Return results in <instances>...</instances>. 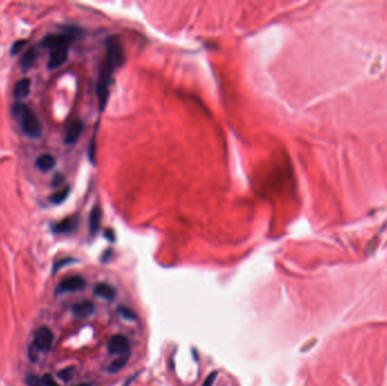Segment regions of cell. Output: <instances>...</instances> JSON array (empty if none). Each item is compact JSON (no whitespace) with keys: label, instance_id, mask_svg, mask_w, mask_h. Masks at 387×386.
I'll use <instances>...</instances> for the list:
<instances>
[{"label":"cell","instance_id":"14","mask_svg":"<svg viewBox=\"0 0 387 386\" xmlns=\"http://www.w3.org/2000/svg\"><path fill=\"white\" fill-rule=\"evenodd\" d=\"M35 164L41 171L46 172L54 168L56 164V159L51 154H42V155H40L38 159H36Z\"/></svg>","mask_w":387,"mask_h":386},{"label":"cell","instance_id":"6","mask_svg":"<svg viewBox=\"0 0 387 386\" xmlns=\"http://www.w3.org/2000/svg\"><path fill=\"white\" fill-rule=\"evenodd\" d=\"M85 280L81 276L75 275L64 279L57 288V294H66V292H75L83 290L85 288Z\"/></svg>","mask_w":387,"mask_h":386},{"label":"cell","instance_id":"21","mask_svg":"<svg viewBox=\"0 0 387 386\" xmlns=\"http://www.w3.org/2000/svg\"><path fill=\"white\" fill-rule=\"evenodd\" d=\"M25 44H26V40H18V41H16L13 44V48H11V54L17 55L18 52H20V50L25 47Z\"/></svg>","mask_w":387,"mask_h":386},{"label":"cell","instance_id":"7","mask_svg":"<svg viewBox=\"0 0 387 386\" xmlns=\"http://www.w3.org/2000/svg\"><path fill=\"white\" fill-rule=\"evenodd\" d=\"M68 50L69 46H61L55 48L51 50L50 57H49L48 68L49 69H57L66 63L68 59Z\"/></svg>","mask_w":387,"mask_h":386},{"label":"cell","instance_id":"8","mask_svg":"<svg viewBox=\"0 0 387 386\" xmlns=\"http://www.w3.org/2000/svg\"><path fill=\"white\" fill-rule=\"evenodd\" d=\"M84 129V124L80 120H74L68 126L65 133V143L68 145L75 144L80 137Z\"/></svg>","mask_w":387,"mask_h":386},{"label":"cell","instance_id":"4","mask_svg":"<svg viewBox=\"0 0 387 386\" xmlns=\"http://www.w3.org/2000/svg\"><path fill=\"white\" fill-rule=\"evenodd\" d=\"M54 342V333L47 326H41L34 334L33 345L36 350L47 351L51 348Z\"/></svg>","mask_w":387,"mask_h":386},{"label":"cell","instance_id":"1","mask_svg":"<svg viewBox=\"0 0 387 386\" xmlns=\"http://www.w3.org/2000/svg\"><path fill=\"white\" fill-rule=\"evenodd\" d=\"M124 63V51L117 38H110L107 44V55L101 64L99 80L96 85V95L99 99L100 110H104L109 97V87L111 85L112 74L117 67Z\"/></svg>","mask_w":387,"mask_h":386},{"label":"cell","instance_id":"19","mask_svg":"<svg viewBox=\"0 0 387 386\" xmlns=\"http://www.w3.org/2000/svg\"><path fill=\"white\" fill-rule=\"evenodd\" d=\"M75 373V368L74 367H68L66 369H64V371H61L59 373V377L61 380L64 381H69L73 379V375H74Z\"/></svg>","mask_w":387,"mask_h":386},{"label":"cell","instance_id":"23","mask_svg":"<svg viewBox=\"0 0 387 386\" xmlns=\"http://www.w3.org/2000/svg\"><path fill=\"white\" fill-rule=\"evenodd\" d=\"M217 377H218V372L211 373L210 375L206 377L205 381H204V383H203L202 386H213L215 380H217Z\"/></svg>","mask_w":387,"mask_h":386},{"label":"cell","instance_id":"24","mask_svg":"<svg viewBox=\"0 0 387 386\" xmlns=\"http://www.w3.org/2000/svg\"><path fill=\"white\" fill-rule=\"evenodd\" d=\"M72 262H73V259H69V258H67V259H61V261L57 262V263L55 264V266H54V273H56V272L58 271L59 269H61V267L65 266V265H67V264L72 263Z\"/></svg>","mask_w":387,"mask_h":386},{"label":"cell","instance_id":"15","mask_svg":"<svg viewBox=\"0 0 387 386\" xmlns=\"http://www.w3.org/2000/svg\"><path fill=\"white\" fill-rule=\"evenodd\" d=\"M101 210L99 207H93L91 214H89V232L91 234H96L97 231L100 229L101 225Z\"/></svg>","mask_w":387,"mask_h":386},{"label":"cell","instance_id":"5","mask_svg":"<svg viewBox=\"0 0 387 386\" xmlns=\"http://www.w3.org/2000/svg\"><path fill=\"white\" fill-rule=\"evenodd\" d=\"M74 34L72 32L69 33H60V34H50L47 35L46 38L42 40L41 46L49 49H55L61 46H69L71 42L74 40Z\"/></svg>","mask_w":387,"mask_h":386},{"label":"cell","instance_id":"17","mask_svg":"<svg viewBox=\"0 0 387 386\" xmlns=\"http://www.w3.org/2000/svg\"><path fill=\"white\" fill-rule=\"evenodd\" d=\"M117 312L121 316L122 318L127 319V320H129V322H135V320L138 319L136 312L134 311L133 309H130L129 307H126V306L118 307Z\"/></svg>","mask_w":387,"mask_h":386},{"label":"cell","instance_id":"2","mask_svg":"<svg viewBox=\"0 0 387 386\" xmlns=\"http://www.w3.org/2000/svg\"><path fill=\"white\" fill-rule=\"evenodd\" d=\"M11 112L16 120L18 121L23 133L27 137L39 138L42 134V126L35 113L24 103H15L11 107Z\"/></svg>","mask_w":387,"mask_h":386},{"label":"cell","instance_id":"12","mask_svg":"<svg viewBox=\"0 0 387 386\" xmlns=\"http://www.w3.org/2000/svg\"><path fill=\"white\" fill-rule=\"evenodd\" d=\"M31 90V80L30 78H22L15 84L13 94L16 100H23L28 95Z\"/></svg>","mask_w":387,"mask_h":386},{"label":"cell","instance_id":"16","mask_svg":"<svg viewBox=\"0 0 387 386\" xmlns=\"http://www.w3.org/2000/svg\"><path fill=\"white\" fill-rule=\"evenodd\" d=\"M129 357H130V353H129V355L119 356V357H118L117 359L113 360L112 363L109 365V367H108V371H109V373H113V374H115V373L120 372L121 369L125 367L126 364L128 363V360H129Z\"/></svg>","mask_w":387,"mask_h":386},{"label":"cell","instance_id":"3","mask_svg":"<svg viewBox=\"0 0 387 386\" xmlns=\"http://www.w3.org/2000/svg\"><path fill=\"white\" fill-rule=\"evenodd\" d=\"M108 351L111 355L124 356L130 353V343L129 340L122 334H115L108 341Z\"/></svg>","mask_w":387,"mask_h":386},{"label":"cell","instance_id":"9","mask_svg":"<svg viewBox=\"0 0 387 386\" xmlns=\"http://www.w3.org/2000/svg\"><path fill=\"white\" fill-rule=\"evenodd\" d=\"M95 307L91 302H81L78 304H75L72 308L73 314L78 318H86L89 316L94 314Z\"/></svg>","mask_w":387,"mask_h":386},{"label":"cell","instance_id":"27","mask_svg":"<svg viewBox=\"0 0 387 386\" xmlns=\"http://www.w3.org/2000/svg\"><path fill=\"white\" fill-rule=\"evenodd\" d=\"M75 386H91L89 384H86V383H81V384H77Z\"/></svg>","mask_w":387,"mask_h":386},{"label":"cell","instance_id":"11","mask_svg":"<svg viewBox=\"0 0 387 386\" xmlns=\"http://www.w3.org/2000/svg\"><path fill=\"white\" fill-rule=\"evenodd\" d=\"M93 292H94L96 297H99L101 299L108 300V302H111V300L115 299L117 295L115 288L108 283H97Z\"/></svg>","mask_w":387,"mask_h":386},{"label":"cell","instance_id":"20","mask_svg":"<svg viewBox=\"0 0 387 386\" xmlns=\"http://www.w3.org/2000/svg\"><path fill=\"white\" fill-rule=\"evenodd\" d=\"M25 382L28 386H43L42 381L35 375H28L25 379Z\"/></svg>","mask_w":387,"mask_h":386},{"label":"cell","instance_id":"18","mask_svg":"<svg viewBox=\"0 0 387 386\" xmlns=\"http://www.w3.org/2000/svg\"><path fill=\"white\" fill-rule=\"evenodd\" d=\"M69 192H71V188H69L68 186L65 187V188L58 190V192H56L52 195L50 197V201L54 203V204H61V203L65 202V200L68 197Z\"/></svg>","mask_w":387,"mask_h":386},{"label":"cell","instance_id":"10","mask_svg":"<svg viewBox=\"0 0 387 386\" xmlns=\"http://www.w3.org/2000/svg\"><path fill=\"white\" fill-rule=\"evenodd\" d=\"M77 225H78L77 218L74 217L66 218L64 219L63 221H60L57 223V225H55L54 228H52V231H54L55 233H71L76 229Z\"/></svg>","mask_w":387,"mask_h":386},{"label":"cell","instance_id":"26","mask_svg":"<svg viewBox=\"0 0 387 386\" xmlns=\"http://www.w3.org/2000/svg\"><path fill=\"white\" fill-rule=\"evenodd\" d=\"M105 237L110 239V241L115 240V233H113L112 230H107L105 231Z\"/></svg>","mask_w":387,"mask_h":386},{"label":"cell","instance_id":"22","mask_svg":"<svg viewBox=\"0 0 387 386\" xmlns=\"http://www.w3.org/2000/svg\"><path fill=\"white\" fill-rule=\"evenodd\" d=\"M42 384L43 386H60L57 382L54 380V377H52L50 374H47V375H44L42 377Z\"/></svg>","mask_w":387,"mask_h":386},{"label":"cell","instance_id":"25","mask_svg":"<svg viewBox=\"0 0 387 386\" xmlns=\"http://www.w3.org/2000/svg\"><path fill=\"white\" fill-rule=\"evenodd\" d=\"M63 180H64V177H63V174H60V173H57L56 176L54 177V179H52V186H55V187L59 186V185L61 184V182H63Z\"/></svg>","mask_w":387,"mask_h":386},{"label":"cell","instance_id":"13","mask_svg":"<svg viewBox=\"0 0 387 386\" xmlns=\"http://www.w3.org/2000/svg\"><path fill=\"white\" fill-rule=\"evenodd\" d=\"M36 57H38V51H36L35 48L27 49L25 54H24L22 56V58H20V62H19L20 67H22L24 71L30 69L32 66H33V64L35 63Z\"/></svg>","mask_w":387,"mask_h":386}]
</instances>
